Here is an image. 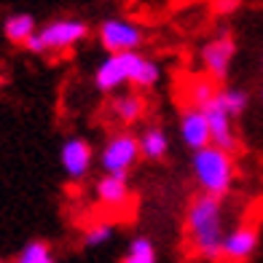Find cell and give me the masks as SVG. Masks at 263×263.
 Masks as SVG:
<instances>
[{"label": "cell", "instance_id": "6da1fadb", "mask_svg": "<svg viewBox=\"0 0 263 263\" xmlns=\"http://www.w3.org/2000/svg\"><path fill=\"white\" fill-rule=\"evenodd\" d=\"M185 247L199 263H218L226 236V199L199 194L191 199L183 218Z\"/></svg>", "mask_w": 263, "mask_h": 263}, {"label": "cell", "instance_id": "7a4b0ae2", "mask_svg": "<svg viewBox=\"0 0 263 263\" xmlns=\"http://www.w3.org/2000/svg\"><path fill=\"white\" fill-rule=\"evenodd\" d=\"M191 172L194 180L199 185V194L204 196H215V199H226L236 185V159L231 153H226L215 145H204L194 151L191 156Z\"/></svg>", "mask_w": 263, "mask_h": 263}, {"label": "cell", "instance_id": "3957f363", "mask_svg": "<svg viewBox=\"0 0 263 263\" xmlns=\"http://www.w3.org/2000/svg\"><path fill=\"white\" fill-rule=\"evenodd\" d=\"M91 35V27L83 19L76 16H59L51 19L49 25H41L35 35L25 43V49L32 54H57V51H70L81 46Z\"/></svg>", "mask_w": 263, "mask_h": 263}, {"label": "cell", "instance_id": "277c9868", "mask_svg": "<svg viewBox=\"0 0 263 263\" xmlns=\"http://www.w3.org/2000/svg\"><path fill=\"white\" fill-rule=\"evenodd\" d=\"M97 164L102 175H116V177H129L132 170L140 164V148H137V135L132 129H118L102 142L97 151Z\"/></svg>", "mask_w": 263, "mask_h": 263}, {"label": "cell", "instance_id": "5b68a950", "mask_svg": "<svg viewBox=\"0 0 263 263\" xmlns=\"http://www.w3.org/2000/svg\"><path fill=\"white\" fill-rule=\"evenodd\" d=\"M140 51H121V54H105L100 65L94 67V89L100 94H118V89L129 86Z\"/></svg>", "mask_w": 263, "mask_h": 263}, {"label": "cell", "instance_id": "8992f818", "mask_svg": "<svg viewBox=\"0 0 263 263\" xmlns=\"http://www.w3.org/2000/svg\"><path fill=\"white\" fill-rule=\"evenodd\" d=\"M97 41L105 54H121V51H140L145 32L140 25L124 16H107L97 27Z\"/></svg>", "mask_w": 263, "mask_h": 263}, {"label": "cell", "instance_id": "52a82bcc", "mask_svg": "<svg viewBox=\"0 0 263 263\" xmlns=\"http://www.w3.org/2000/svg\"><path fill=\"white\" fill-rule=\"evenodd\" d=\"M258 250H260L258 223H236L223 236L218 263H250L258 255Z\"/></svg>", "mask_w": 263, "mask_h": 263}, {"label": "cell", "instance_id": "ba28073f", "mask_svg": "<svg viewBox=\"0 0 263 263\" xmlns=\"http://www.w3.org/2000/svg\"><path fill=\"white\" fill-rule=\"evenodd\" d=\"M234 57H236V41L231 35H215V38H210L201 46V54H199L201 70H204V76L215 83H223L231 76Z\"/></svg>", "mask_w": 263, "mask_h": 263}, {"label": "cell", "instance_id": "9c48e42d", "mask_svg": "<svg viewBox=\"0 0 263 263\" xmlns=\"http://www.w3.org/2000/svg\"><path fill=\"white\" fill-rule=\"evenodd\" d=\"M199 110L204 113L207 126H210V145L236 156V151L242 148V140H239V135H236V121L220 107L218 94H215L212 102H207L204 107H199Z\"/></svg>", "mask_w": 263, "mask_h": 263}, {"label": "cell", "instance_id": "30bf717a", "mask_svg": "<svg viewBox=\"0 0 263 263\" xmlns=\"http://www.w3.org/2000/svg\"><path fill=\"white\" fill-rule=\"evenodd\" d=\"M94 161H97V153H94L91 142L86 137H67L62 142V148H59V164H62V172L67 175V180L73 183H81L86 180Z\"/></svg>", "mask_w": 263, "mask_h": 263}, {"label": "cell", "instance_id": "8fae6325", "mask_svg": "<svg viewBox=\"0 0 263 263\" xmlns=\"http://www.w3.org/2000/svg\"><path fill=\"white\" fill-rule=\"evenodd\" d=\"M177 132H180V140L188 151H199L210 145V126L204 113L199 110L196 105H183L180 116H177Z\"/></svg>", "mask_w": 263, "mask_h": 263}, {"label": "cell", "instance_id": "7c38bea8", "mask_svg": "<svg viewBox=\"0 0 263 263\" xmlns=\"http://www.w3.org/2000/svg\"><path fill=\"white\" fill-rule=\"evenodd\" d=\"M94 199L105 210H124L132 204V188L129 177H116V175H102L94 183Z\"/></svg>", "mask_w": 263, "mask_h": 263}, {"label": "cell", "instance_id": "4fadbf2b", "mask_svg": "<svg viewBox=\"0 0 263 263\" xmlns=\"http://www.w3.org/2000/svg\"><path fill=\"white\" fill-rule=\"evenodd\" d=\"M148 110V102L140 91H124V94H113V102H110V113L121 129H135L142 118H145Z\"/></svg>", "mask_w": 263, "mask_h": 263}, {"label": "cell", "instance_id": "5bb4252c", "mask_svg": "<svg viewBox=\"0 0 263 263\" xmlns=\"http://www.w3.org/2000/svg\"><path fill=\"white\" fill-rule=\"evenodd\" d=\"M137 148H140V161H164L170 156V135L159 124H148L137 135Z\"/></svg>", "mask_w": 263, "mask_h": 263}, {"label": "cell", "instance_id": "9a60e30c", "mask_svg": "<svg viewBox=\"0 0 263 263\" xmlns=\"http://www.w3.org/2000/svg\"><path fill=\"white\" fill-rule=\"evenodd\" d=\"M159 81H161V65L156 62V59L140 54L137 65H135V73H132L129 86L135 89V91H140V94H145V91H151V89H156Z\"/></svg>", "mask_w": 263, "mask_h": 263}, {"label": "cell", "instance_id": "2e32d148", "mask_svg": "<svg viewBox=\"0 0 263 263\" xmlns=\"http://www.w3.org/2000/svg\"><path fill=\"white\" fill-rule=\"evenodd\" d=\"M35 30H38V22H35L32 14H11L3 22V35L14 46H25L35 35Z\"/></svg>", "mask_w": 263, "mask_h": 263}, {"label": "cell", "instance_id": "e0dca14e", "mask_svg": "<svg viewBox=\"0 0 263 263\" xmlns=\"http://www.w3.org/2000/svg\"><path fill=\"white\" fill-rule=\"evenodd\" d=\"M118 263H159V250L151 236H135Z\"/></svg>", "mask_w": 263, "mask_h": 263}, {"label": "cell", "instance_id": "ac0fdd59", "mask_svg": "<svg viewBox=\"0 0 263 263\" xmlns=\"http://www.w3.org/2000/svg\"><path fill=\"white\" fill-rule=\"evenodd\" d=\"M218 102H220L223 110L234 118V121H239V118L247 113V107H250V94H247V89L220 86L218 89Z\"/></svg>", "mask_w": 263, "mask_h": 263}, {"label": "cell", "instance_id": "d6986e66", "mask_svg": "<svg viewBox=\"0 0 263 263\" xmlns=\"http://www.w3.org/2000/svg\"><path fill=\"white\" fill-rule=\"evenodd\" d=\"M218 89H220V83L210 81L207 76H201V78H191L188 89H185V94H188V105L204 107L207 102H212V100H215Z\"/></svg>", "mask_w": 263, "mask_h": 263}, {"label": "cell", "instance_id": "ffe728a7", "mask_svg": "<svg viewBox=\"0 0 263 263\" xmlns=\"http://www.w3.org/2000/svg\"><path fill=\"white\" fill-rule=\"evenodd\" d=\"M113 234H116V223H110V220H94L91 226H86V229H83L81 245L86 247V250L102 247V245H107V242L113 239Z\"/></svg>", "mask_w": 263, "mask_h": 263}, {"label": "cell", "instance_id": "44dd1931", "mask_svg": "<svg viewBox=\"0 0 263 263\" xmlns=\"http://www.w3.org/2000/svg\"><path fill=\"white\" fill-rule=\"evenodd\" d=\"M14 263H57L54 247L49 242H43V239H32V242H27L19 250Z\"/></svg>", "mask_w": 263, "mask_h": 263}, {"label": "cell", "instance_id": "7402d4cb", "mask_svg": "<svg viewBox=\"0 0 263 263\" xmlns=\"http://www.w3.org/2000/svg\"><path fill=\"white\" fill-rule=\"evenodd\" d=\"M260 100H263V89H260Z\"/></svg>", "mask_w": 263, "mask_h": 263}, {"label": "cell", "instance_id": "603a6c76", "mask_svg": "<svg viewBox=\"0 0 263 263\" xmlns=\"http://www.w3.org/2000/svg\"><path fill=\"white\" fill-rule=\"evenodd\" d=\"M260 67H263V62H260Z\"/></svg>", "mask_w": 263, "mask_h": 263}]
</instances>
